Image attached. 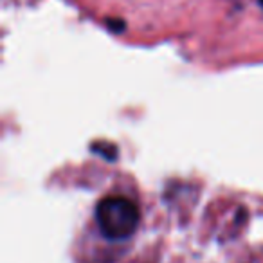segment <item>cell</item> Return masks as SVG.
Returning <instances> with one entry per match:
<instances>
[{
    "label": "cell",
    "mask_w": 263,
    "mask_h": 263,
    "mask_svg": "<svg viewBox=\"0 0 263 263\" xmlns=\"http://www.w3.org/2000/svg\"><path fill=\"white\" fill-rule=\"evenodd\" d=\"M141 213L130 198L106 197L96 205V222L106 240H126L136 233Z\"/></svg>",
    "instance_id": "6da1fadb"
},
{
    "label": "cell",
    "mask_w": 263,
    "mask_h": 263,
    "mask_svg": "<svg viewBox=\"0 0 263 263\" xmlns=\"http://www.w3.org/2000/svg\"><path fill=\"white\" fill-rule=\"evenodd\" d=\"M92 152L101 155V157L108 159V161H116L117 159V146L106 143V141H98V143H94L92 144Z\"/></svg>",
    "instance_id": "7a4b0ae2"
},
{
    "label": "cell",
    "mask_w": 263,
    "mask_h": 263,
    "mask_svg": "<svg viewBox=\"0 0 263 263\" xmlns=\"http://www.w3.org/2000/svg\"><path fill=\"white\" fill-rule=\"evenodd\" d=\"M106 27H108L112 33H123L124 27H126V24L119 18H108L106 20Z\"/></svg>",
    "instance_id": "3957f363"
},
{
    "label": "cell",
    "mask_w": 263,
    "mask_h": 263,
    "mask_svg": "<svg viewBox=\"0 0 263 263\" xmlns=\"http://www.w3.org/2000/svg\"><path fill=\"white\" fill-rule=\"evenodd\" d=\"M259 4H261V8H263V0H259Z\"/></svg>",
    "instance_id": "277c9868"
}]
</instances>
